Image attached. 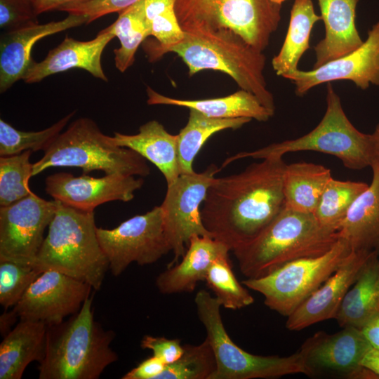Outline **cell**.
Instances as JSON below:
<instances>
[{"label":"cell","mask_w":379,"mask_h":379,"mask_svg":"<svg viewBox=\"0 0 379 379\" xmlns=\"http://www.w3.org/2000/svg\"><path fill=\"white\" fill-rule=\"evenodd\" d=\"M262 159L239 173L215 178L201 208L206 230L230 251L256 237L285 207L286 164L281 156Z\"/></svg>","instance_id":"cell-1"},{"label":"cell","mask_w":379,"mask_h":379,"mask_svg":"<svg viewBox=\"0 0 379 379\" xmlns=\"http://www.w3.org/2000/svg\"><path fill=\"white\" fill-rule=\"evenodd\" d=\"M93 299L66 321L47 325L45 357L39 364L40 379H98L118 359L110 344L115 338L95 320Z\"/></svg>","instance_id":"cell-2"},{"label":"cell","mask_w":379,"mask_h":379,"mask_svg":"<svg viewBox=\"0 0 379 379\" xmlns=\"http://www.w3.org/2000/svg\"><path fill=\"white\" fill-rule=\"evenodd\" d=\"M185 38L166 53L178 55L190 76L211 69L228 74L242 90L255 95L271 111H275L274 97L264 77L266 58L239 35L227 29L203 26L182 29Z\"/></svg>","instance_id":"cell-3"},{"label":"cell","mask_w":379,"mask_h":379,"mask_svg":"<svg viewBox=\"0 0 379 379\" xmlns=\"http://www.w3.org/2000/svg\"><path fill=\"white\" fill-rule=\"evenodd\" d=\"M338 232L322 227L312 213L286 206L253 239L232 251L247 279L265 276L284 264L328 251Z\"/></svg>","instance_id":"cell-4"},{"label":"cell","mask_w":379,"mask_h":379,"mask_svg":"<svg viewBox=\"0 0 379 379\" xmlns=\"http://www.w3.org/2000/svg\"><path fill=\"white\" fill-rule=\"evenodd\" d=\"M57 201L55 215L32 265L41 272H60L98 291L109 262L98 238L94 211Z\"/></svg>","instance_id":"cell-5"},{"label":"cell","mask_w":379,"mask_h":379,"mask_svg":"<svg viewBox=\"0 0 379 379\" xmlns=\"http://www.w3.org/2000/svg\"><path fill=\"white\" fill-rule=\"evenodd\" d=\"M51 167H76L83 174L98 170L105 175L146 177L150 168L135 151L114 144L95 122L81 117L61 132L41 159L32 165V176Z\"/></svg>","instance_id":"cell-6"},{"label":"cell","mask_w":379,"mask_h":379,"mask_svg":"<svg viewBox=\"0 0 379 379\" xmlns=\"http://www.w3.org/2000/svg\"><path fill=\"white\" fill-rule=\"evenodd\" d=\"M326 109L318 125L307 134L273 143L252 152H243L227 159L223 166L235 160L251 157L264 159L288 152L315 151L338 158L350 169L371 166L378 159L374 136L358 131L348 119L340 98L331 82L327 83Z\"/></svg>","instance_id":"cell-7"},{"label":"cell","mask_w":379,"mask_h":379,"mask_svg":"<svg viewBox=\"0 0 379 379\" xmlns=\"http://www.w3.org/2000/svg\"><path fill=\"white\" fill-rule=\"evenodd\" d=\"M194 302L216 361V370L211 379L272 378L305 374L300 351L287 357L261 356L247 352L237 346L225 328L220 312V302L208 291H199Z\"/></svg>","instance_id":"cell-8"},{"label":"cell","mask_w":379,"mask_h":379,"mask_svg":"<svg viewBox=\"0 0 379 379\" xmlns=\"http://www.w3.org/2000/svg\"><path fill=\"white\" fill-rule=\"evenodd\" d=\"M281 9L271 0H177L175 6L182 29H227L261 52L278 28Z\"/></svg>","instance_id":"cell-9"},{"label":"cell","mask_w":379,"mask_h":379,"mask_svg":"<svg viewBox=\"0 0 379 379\" xmlns=\"http://www.w3.org/2000/svg\"><path fill=\"white\" fill-rule=\"evenodd\" d=\"M351 249L339 238L326 253L288 262L270 274L241 282L261 293L265 305L288 317L338 268Z\"/></svg>","instance_id":"cell-10"},{"label":"cell","mask_w":379,"mask_h":379,"mask_svg":"<svg viewBox=\"0 0 379 379\" xmlns=\"http://www.w3.org/2000/svg\"><path fill=\"white\" fill-rule=\"evenodd\" d=\"M97 235L115 277L131 262L150 265L171 251L161 206L131 217L115 228L98 227Z\"/></svg>","instance_id":"cell-11"},{"label":"cell","mask_w":379,"mask_h":379,"mask_svg":"<svg viewBox=\"0 0 379 379\" xmlns=\"http://www.w3.org/2000/svg\"><path fill=\"white\" fill-rule=\"evenodd\" d=\"M218 171V167L211 164L201 173H182L167 185L166 195L160 206L166 236L174 254L168 267L180 261L192 236H211L201 220V206Z\"/></svg>","instance_id":"cell-12"},{"label":"cell","mask_w":379,"mask_h":379,"mask_svg":"<svg viewBox=\"0 0 379 379\" xmlns=\"http://www.w3.org/2000/svg\"><path fill=\"white\" fill-rule=\"evenodd\" d=\"M58 201H47L32 192L0 207V261L32 265L53 220Z\"/></svg>","instance_id":"cell-13"},{"label":"cell","mask_w":379,"mask_h":379,"mask_svg":"<svg viewBox=\"0 0 379 379\" xmlns=\"http://www.w3.org/2000/svg\"><path fill=\"white\" fill-rule=\"evenodd\" d=\"M371 347L361 329L348 326L331 335L318 331L304 342L299 351L307 376L375 379L378 377L375 373L360 364Z\"/></svg>","instance_id":"cell-14"},{"label":"cell","mask_w":379,"mask_h":379,"mask_svg":"<svg viewBox=\"0 0 379 379\" xmlns=\"http://www.w3.org/2000/svg\"><path fill=\"white\" fill-rule=\"evenodd\" d=\"M92 286L55 270H45L14 306L20 319L58 324L78 312L89 297Z\"/></svg>","instance_id":"cell-15"},{"label":"cell","mask_w":379,"mask_h":379,"mask_svg":"<svg viewBox=\"0 0 379 379\" xmlns=\"http://www.w3.org/2000/svg\"><path fill=\"white\" fill-rule=\"evenodd\" d=\"M46 192L54 200L86 211L105 203L121 201L128 202L144 184L142 177L124 174H109L94 178L83 174L60 172L46 178Z\"/></svg>","instance_id":"cell-16"},{"label":"cell","mask_w":379,"mask_h":379,"mask_svg":"<svg viewBox=\"0 0 379 379\" xmlns=\"http://www.w3.org/2000/svg\"><path fill=\"white\" fill-rule=\"evenodd\" d=\"M284 77L295 84L298 96L317 85L338 80H350L363 90L370 84L379 86V21L368 31L366 40L350 53L317 69H298Z\"/></svg>","instance_id":"cell-17"},{"label":"cell","mask_w":379,"mask_h":379,"mask_svg":"<svg viewBox=\"0 0 379 379\" xmlns=\"http://www.w3.org/2000/svg\"><path fill=\"white\" fill-rule=\"evenodd\" d=\"M373 253L375 252L352 251L332 275L287 317L286 327L290 331H300L335 319L346 293Z\"/></svg>","instance_id":"cell-18"},{"label":"cell","mask_w":379,"mask_h":379,"mask_svg":"<svg viewBox=\"0 0 379 379\" xmlns=\"http://www.w3.org/2000/svg\"><path fill=\"white\" fill-rule=\"evenodd\" d=\"M84 15L69 14L65 18L44 24L36 23L5 31L0 41V92L5 93L23 79L32 65V50L36 41L70 28L88 24Z\"/></svg>","instance_id":"cell-19"},{"label":"cell","mask_w":379,"mask_h":379,"mask_svg":"<svg viewBox=\"0 0 379 379\" xmlns=\"http://www.w3.org/2000/svg\"><path fill=\"white\" fill-rule=\"evenodd\" d=\"M114 37L112 25L89 41H79L66 36L58 46L49 51L42 61L33 62L22 80L27 84L38 83L52 74L79 68L95 78L107 81L101 56Z\"/></svg>","instance_id":"cell-20"},{"label":"cell","mask_w":379,"mask_h":379,"mask_svg":"<svg viewBox=\"0 0 379 379\" xmlns=\"http://www.w3.org/2000/svg\"><path fill=\"white\" fill-rule=\"evenodd\" d=\"M325 36L314 47L316 61L313 69L350 53L363 41L355 24L359 0H317Z\"/></svg>","instance_id":"cell-21"},{"label":"cell","mask_w":379,"mask_h":379,"mask_svg":"<svg viewBox=\"0 0 379 379\" xmlns=\"http://www.w3.org/2000/svg\"><path fill=\"white\" fill-rule=\"evenodd\" d=\"M229 251L224 244L211 236H192L181 261L168 267L157 277L159 291L163 294L192 293L199 281H205L214 260Z\"/></svg>","instance_id":"cell-22"},{"label":"cell","mask_w":379,"mask_h":379,"mask_svg":"<svg viewBox=\"0 0 379 379\" xmlns=\"http://www.w3.org/2000/svg\"><path fill=\"white\" fill-rule=\"evenodd\" d=\"M371 168V183L353 202L337 232L351 251L379 255V160Z\"/></svg>","instance_id":"cell-23"},{"label":"cell","mask_w":379,"mask_h":379,"mask_svg":"<svg viewBox=\"0 0 379 379\" xmlns=\"http://www.w3.org/2000/svg\"><path fill=\"white\" fill-rule=\"evenodd\" d=\"M111 141L117 146L129 148L152 163L169 185L180 175L178 135L168 133L157 120L140 126L133 135L115 132Z\"/></svg>","instance_id":"cell-24"},{"label":"cell","mask_w":379,"mask_h":379,"mask_svg":"<svg viewBox=\"0 0 379 379\" xmlns=\"http://www.w3.org/2000/svg\"><path fill=\"white\" fill-rule=\"evenodd\" d=\"M47 325L20 319L0 345V379H20L32 361L39 363L46 354Z\"/></svg>","instance_id":"cell-25"},{"label":"cell","mask_w":379,"mask_h":379,"mask_svg":"<svg viewBox=\"0 0 379 379\" xmlns=\"http://www.w3.org/2000/svg\"><path fill=\"white\" fill-rule=\"evenodd\" d=\"M148 105H174L196 109L204 115L218 119L246 117L267 121L274 114L265 107L253 93L239 90L227 96L203 99L182 100L165 96L150 87L147 88Z\"/></svg>","instance_id":"cell-26"},{"label":"cell","mask_w":379,"mask_h":379,"mask_svg":"<svg viewBox=\"0 0 379 379\" xmlns=\"http://www.w3.org/2000/svg\"><path fill=\"white\" fill-rule=\"evenodd\" d=\"M378 274L379 255L373 253L342 300L335 317L340 327L361 329L379 317V294L376 290Z\"/></svg>","instance_id":"cell-27"},{"label":"cell","mask_w":379,"mask_h":379,"mask_svg":"<svg viewBox=\"0 0 379 379\" xmlns=\"http://www.w3.org/2000/svg\"><path fill=\"white\" fill-rule=\"evenodd\" d=\"M330 169L313 163L286 164L283 178L285 206L313 214L329 180Z\"/></svg>","instance_id":"cell-28"},{"label":"cell","mask_w":379,"mask_h":379,"mask_svg":"<svg viewBox=\"0 0 379 379\" xmlns=\"http://www.w3.org/2000/svg\"><path fill=\"white\" fill-rule=\"evenodd\" d=\"M320 20L321 17L315 13L312 0H295L284 41L272 60L277 75L284 77L298 69L299 60L310 48L312 27Z\"/></svg>","instance_id":"cell-29"},{"label":"cell","mask_w":379,"mask_h":379,"mask_svg":"<svg viewBox=\"0 0 379 379\" xmlns=\"http://www.w3.org/2000/svg\"><path fill=\"white\" fill-rule=\"evenodd\" d=\"M187 124L178 135V150L180 174L194 172L193 162L208 139L225 129H237L252 119L246 117L218 119L189 109Z\"/></svg>","instance_id":"cell-30"},{"label":"cell","mask_w":379,"mask_h":379,"mask_svg":"<svg viewBox=\"0 0 379 379\" xmlns=\"http://www.w3.org/2000/svg\"><path fill=\"white\" fill-rule=\"evenodd\" d=\"M112 26L120 43V47L114 50L115 66L124 72L133 64L140 45L151 36V25L146 17L145 0L119 13L118 18Z\"/></svg>","instance_id":"cell-31"},{"label":"cell","mask_w":379,"mask_h":379,"mask_svg":"<svg viewBox=\"0 0 379 379\" xmlns=\"http://www.w3.org/2000/svg\"><path fill=\"white\" fill-rule=\"evenodd\" d=\"M368 187L365 182L331 178L313 213L319 224L326 230L337 232L353 202Z\"/></svg>","instance_id":"cell-32"},{"label":"cell","mask_w":379,"mask_h":379,"mask_svg":"<svg viewBox=\"0 0 379 379\" xmlns=\"http://www.w3.org/2000/svg\"><path fill=\"white\" fill-rule=\"evenodd\" d=\"M75 113L76 111H73L48 128L39 131H20L1 119L0 156L15 155L27 150L45 152Z\"/></svg>","instance_id":"cell-33"},{"label":"cell","mask_w":379,"mask_h":379,"mask_svg":"<svg viewBox=\"0 0 379 379\" xmlns=\"http://www.w3.org/2000/svg\"><path fill=\"white\" fill-rule=\"evenodd\" d=\"M205 281L221 306L226 309L239 310L254 302L248 291L237 279L232 270L229 253L214 260L208 270Z\"/></svg>","instance_id":"cell-34"},{"label":"cell","mask_w":379,"mask_h":379,"mask_svg":"<svg viewBox=\"0 0 379 379\" xmlns=\"http://www.w3.org/2000/svg\"><path fill=\"white\" fill-rule=\"evenodd\" d=\"M32 151L0 157V206L11 205L30 194L29 180L32 177L29 161Z\"/></svg>","instance_id":"cell-35"},{"label":"cell","mask_w":379,"mask_h":379,"mask_svg":"<svg viewBox=\"0 0 379 379\" xmlns=\"http://www.w3.org/2000/svg\"><path fill=\"white\" fill-rule=\"evenodd\" d=\"M216 367L213 349L206 338L198 345L185 344L180 357L166 365L157 379H211Z\"/></svg>","instance_id":"cell-36"},{"label":"cell","mask_w":379,"mask_h":379,"mask_svg":"<svg viewBox=\"0 0 379 379\" xmlns=\"http://www.w3.org/2000/svg\"><path fill=\"white\" fill-rule=\"evenodd\" d=\"M41 272L32 265L0 261V304L15 306Z\"/></svg>","instance_id":"cell-37"},{"label":"cell","mask_w":379,"mask_h":379,"mask_svg":"<svg viewBox=\"0 0 379 379\" xmlns=\"http://www.w3.org/2000/svg\"><path fill=\"white\" fill-rule=\"evenodd\" d=\"M32 0H0V27L5 31L38 23Z\"/></svg>","instance_id":"cell-38"},{"label":"cell","mask_w":379,"mask_h":379,"mask_svg":"<svg viewBox=\"0 0 379 379\" xmlns=\"http://www.w3.org/2000/svg\"><path fill=\"white\" fill-rule=\"evenodd\" d=\"M142 0H90L83 3L67 4L60 7L69 14L88 17V24L96 19L114 12L120 13Z\"/></svg>","instance_id":"cell-39"},{"label":"cell","mask_w":379,"mask_h":379,"mask_svg":"<svg viewBox=\"0 0 379 379\" xmlns=\"http://www.w3.org/2000/svg\"><path fill=\"white\" fill-rule=\"evenodd\" d=\"M140 346L142 349L150 350L153 355L161 360L166 365L178 360L183 352V345L179 339H168L165 337L145 335Z\"/></svg>","instance_id":"cell-40"},{"label":"cell","mask_w":379,"mask_h":379,"mask_svg":"<svg viewBox=\"0 0 379 379\" xmlns=\"http://www.w3.org/2000/svg\"><path fill=\"white\" fill-rule=\"evenodd\" d=\"M166 364L155 356H152L126 373L122 379H157Z\"/></svg>","instance_id":"cell-41"},{"label":"cell","mask_w":379,"mask_h":379,"mask_svg":"<svg viewBox=\"0 0 379 379\" xmlns=\"http://www.w3.org/2000/svg\"><path fill=\"white\" fill-rule=\"evenodd\" d=\"M177 0H145V10L148 22L159 14L175 9Z\"/></svg>","instance_id":"cell-42"},{"label":"cell","mask_w":379,"mask_h":379,"mask_svg":"<svg viewBox=\"0 0 379 379\" xmlns=\"http://www.w3.org/2000/svg\"><path fill=\"white\" fill-rule=\"evenodd\" d=\"M90 0H32L37 13L58 10L60 7L73 4L86 2Z\"/></svg>","instance_id":"cell-43"},{"label":"cell","mask_w":379,"mask_h":379,"mask_svg":"<svg viewBox=\"0 0 379 379\" xmlns=\"http://www.w3.org/2000/svg\"><path fill=\"white\" fill-rule=\"evenodd\" d=\"M361 366L370 370L379 378V349L371 347L364 355Z\"/></svg>","instance_id":"cell-44"},{"label":"cell","mask_w":379,"mask_h":379,"mask_svg":"<svg viewBox=\"0 0 379 379\" xmlns=\"http://www.w3.org/2000/svg\"><path fill=\"white\" fill-rule=\"evenodd\" d=\"M361 330L371 346L379 349V317L371 321Z\"/></svg>","instance_id":"cell-45"},{"label":"cell","mask_w":379,"mask_h":379,"mask_svg":"<svg viewBox=\"0 0 379 379\" xmlns=\"http://www.w3.org/2000/svg\"><path fill=\"white\" fill-rule=\"evenodd\" d=\"M18 316L16 314L13 312V310L11 311L8 313H4L1 316V333H4V335H6L7 334V329L12 325V324L15 321V318Z\"/></svg>","instance_id":"cell-46"},{"label":"cell","mask_w":379,"mask_h":379,"mask_svg":"<svg viewBox=\"0 0 379 379\" xmlns=\"http://www.w3.org/2000/svg\"><path fill=\"white\" fill-rule=\"evenodd\" d=\"M373 135L374 138H375L376 147H377V151H378V159H379V124L375 127V129L374 132L373 133Z\"/></svg>","instance_id":"cell-47"},{"label":"cell","mask_w":379,"mask_h":379,"mask_svg":"<svg viewBox=\"0 0 379 379\" xmlns=\"http://www.w3.org/2000/svg\"><path fill=\"white\" fill-rule=\"evenodd\" d=\"M272 2L278 4H282V3L286 0H271Z\"/></svg>","instance_id":"cell-48"},{"label":"cell","mask_w":379,"mask_h":379,"mask_svg":"<svg viewBox=\"0 0 379 379\" xmlns=\"http://www.w3.org/2000/svg\"><path fill=\"white\" fill-rule=\"evenodd\" d=\"M376 290H377L378 293L379 294V274H378V280L376 283Z\"/></svg>","instance_id":"cell-49"}]
</instances>
